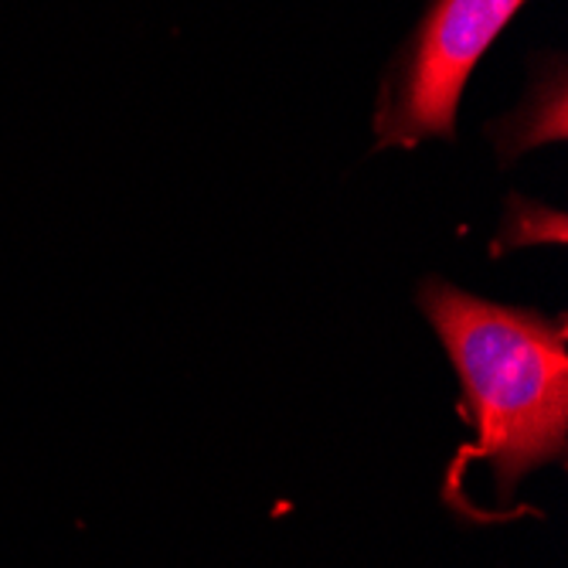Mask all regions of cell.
I'll list each match as a JSON object with an SVG mask.
<instances>
[{
    "label": "cell",
    "instance_id": "cell-2",
    "mask_svg": "<svg viewBox=\"0 0 568 568\" xmlns=\"http://www.w3.org/2000/svg\"><path fill=\"white\" fill-rule=\"evenodd\" d=\"M528 0H429L423 18L382 72L378 146L453 140L459 95L484 51Z\"/></svg>",
    "mask_w": 568,
    "mask_h": 568
},
{
    "label": "cell",
    "instance_id": "cell-1",
    "mask_svg": "<svg viewBox=\"0 0 568 568\" xmlns=\"http://www.w3.org/2000/svg\"><path fill=\"white\" fill-rule=\"evenodd\" d=\"M419 306L459 378V412L474 439L443 484V500L467 514L463 470L487 463L510 504L538 467L565 463L568 449V324L528 306H504L426 280Z\"/></svg>",
    "mask_w": 568,
    "mask_h": 568
}]
</instances>
